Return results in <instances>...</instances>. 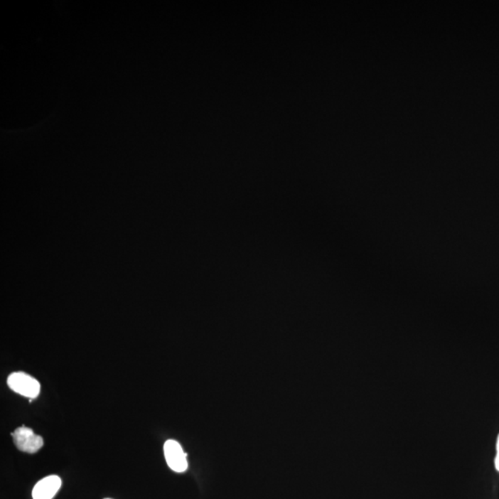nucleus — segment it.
<instances>
[{
  "instance_id": "f257e3e1",
  "label": "nucleus",
  "mask_w": 499,
  "mask_h": 499,
  "mask_svg": "<svg viewBox=\"0 0 499 499\" xmlns=\"http://www.w3.org/2000/svg\"><path fill=\"white\" fill-rule=\"evenodd\" d=\"M8 386L20 395L35 399L39 395L41 386L36 378L23 372H14L8 377Z\"/></svg>"
},
{
  "instance_id": "f03ea898",
  "label": "nucleus",
  "mask_w": 499,
  "mask_h": 499,
  "mask_svg": "<svg viewBox=\"0 0 499 499\" xmlns=\"http://www.w3.org/2000/svg\"><path fill=\"white\" fill-rule=\"evenodd\" d=\"M11 436L18 451L31 453V454L38 451L44 445L42 437L33 433L31 428L18 427Z\"/></svg>"
},
{
  "instance_id": "7ed1b4c3",
  "label": "nucleus",
  "mask_w": 499,
  "mask_h": 499,
  "mask_svg": "<svg viewBox=\"0 0 499 499\" xmlns=\"http://www.w3.org/2000/svg\"><path fill=\"white\" fill-rule=\"evenodd\" d=\"M164 453L166 463L176 473H183L187 470V454L180 444L175 440H168L165 443Z\"/></svg>"
},
{
  "instance_id": "20e7f679",
  "label": "nucleus",
  "mask_w": 499,
  "mask_h": 499,
  "mask_svg": "<svg viewBox=\"0 0 499 499\" xmlns=\"http://www.w3.org/2000/svg\"><path fill=\"white\" fill-rule=\"evenodd\" d=\"M61 486V479L57 476H50L40 480L33 489V499H52Z\"/></svg>"
},
{
  "instance_id": "39448f33",
  "label": "nucleus",
  "mask_w": 499,
  "mask_h": 499,
  "mask_svg": "<svg viewBox=\"0 0 499 499\" xmlns=\"http://www.w3.org/2000/svg\"><path fill=\"white\" fill-rule=\"evenodd\" d=\"M495 469H497L499 471V436L498 437L497 455H495Z\"/></svg>"
},
{
  "instance_id": "423d86ee",
  "label": "nucleus",
  "mask_w": 499,
  "mask_h": 499,
  "mask_svg": "<svg viewBox=\"0 0 499 499\" xmlns=\"http://www.w3.org/2000/svg\"><path fill=\"white\" fill-rule=\"evenodd\" d=\"M106 499H109V498H106Z\"/></svg>"
}]
</instances>
